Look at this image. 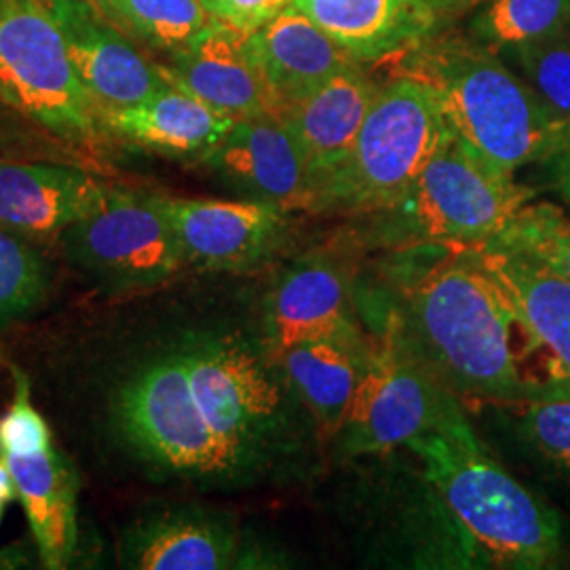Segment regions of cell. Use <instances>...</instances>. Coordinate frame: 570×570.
Segmentation results:
<instances>
[{
  "label": "cell",
  "instance_id": "6da1fadb",
  "mask_svg": "<svg viewBox=\"0 0 570 570\" xmlns=\"http://www.w3.org/2000/svg\"><path fill=\"white\" fill-rule=\"evenodd\" d=\"M416 357L456 393L490 404L539 400L515 345L518 320L465 247H450L407 292Z\"/></svg>",
  "mask_w": 570,
  "mask_h": 570
},
{
  "label": "cell",
  "instance_id": "7a4b0ae2",
  "mask_svg": "<svg viewBox=\"0 0 570 570\" xmlns=\"http://www.w3.org/2000/svg\"><path fill=\"white\" fill-rule=\"evenodd\" d=\"M397 75L428 85L450 129L505 174L550 164L570 148L556 112L497 51L465 37H431L402 53Z\"/></svg>",
  "mask_w": 570,
  "mask_h": 570
},
{
  "label": "cell",
  "instance_id": "3957f363",
  "mask_svg": "<svg viewBox=\"0 0 570 570\" xmlns=\"http://www.w3.org/2000/svg\"><path fill=\"white\" fill-rule=\"evenodd\" d=\"M423 463L429 489L487 567L558 569L569 553L562 515L489 456L471 425L425 433L406 446Z\"/></svg>",
  "mask_w": 570,
  "mask_h": 570
},
{
  "label": "cell",
  "instance_id": "277c9868",
  "mask_svg": "<svg viewBox=\"0 0 570 570\" xmlns=\"http://www.w3.org/2000/svg\"><path fill=\"white\" fill-rule=\"evenodd\" d=\"M110 423L125 449L150 469L186 480H235L249 463L207 423L183 348L131 367L110 393Z\"/></svg>",
  "mask_w": 570,
  "mask_h": 570
},
{
  "label": "cell",
  "instance_id": "5b68a950",
  "mask_svg": "<svg viewBox=\"0 0 570 570\" xmlns=\"http://www.w3.org/2000/svg\"><path fill=\"white\" fill-rule=\"evenodd\" d=\"M532 197L452 131L406 195L370 218L385 244L471 247L494 239Z\"/></svg>",
  "mask_w": 570,
  "mask_h": 570
},
{
  "label": "cell",
  "instance_id": "8992f818",
  "mask_svg": "<svg viewBox=\"0 0 570 570\" xmlns=\"http://www.w3.org/2000/svg\"><path fill=\"white\" fill-rule=\"evenodd\" d=\"M452 134L428 85H381L351 153L322 188V212L372 216L397 204Z\"/></svg>",
  "mask_w": 570,
  "mask_h": 570
},
{
  "label": "cell",
  "instance_id": "52a82bcc",
  "mask_svg": "<svg viewBox=\"0 0 570 570\" xmlns=\"http://www.w3.org/2000/svg\"><path fill=\"white\" fill-rule=\"evenodd\" d=\"M0 100L85 157L102 155L110 134L42 0H0Z\"/></svg>",
  "mask_w": 570,
  "mask_h": 570
},
{
  "label": "cell",
  "instance_id": "ba28073f",
  "mask_svg": "<svg viewBox=\"0 0 570 570\" xmlns=\"http://www.w3.org/2000/svg\"><path fill=\"white\" fill-rule=\"evenodd\" d=\"M465 428L468 419L454 393L393 332L385 345L372 351L338 433L351 454H383L425 433Z\"/></svg>",
  "mask_w": 570,
  "mask_h": 570
},
{
  "label": "cell",
  "instance_id": "9c48e42d",
  "mask_svg": "<svg viewBox=\"0 0 570 570\" xmlns=\"http://www.w3.org/2000/svg\"><path fill=\"white\" fill-rule=\"evenodd\" d=\"M60 237L75 265L115 289L164 284L184 265L183 247L157 195L110 186L102 204Z\"/></svg>",
  "mask_w": 570,
  "mask_h": 570
},
{
  "label": "cell",
  "instance_id": "30bf717a",
  "mask_svg": "<svg viewBox=\"0 0 570 570\" xmlns=\"http://www.w3.org/2000/svg\"><path fill=\"white\" fill-rule=\"evenodd\" d=\"M180 348L207 423L252 465L282 410V391L271 372L252 348L235 341H197Z\"/></svg>",
  "mask_w": 570,
  "mask_h": 570
},
{
  "label": "cell",
  "instance_id": "8fae6325",
  "mask_svg": "<svg viewBox=\"0 0 570 570\" xmlns=\"http://www.w3.org/2000/svg\"><path fill=\"white\" fill-rule=\"evenodd\" d=\"M165 79L230 119L279 117L284 100L256 56L252 32L214 20L161 66Z\"/></svg>",
  "mask_w": 570,
  "mask_h": 570
},
{
  "label": "cell",
  "instance_id": "7c38bea8",
  "mask_svg": "<svg viewBox=\"0 0 570 570\" xmlns=\"http://www.w3.org/2000/svg\"><path fill=\"white\" fill-rule=\"evenodd\" d=\"M60 26L70 61L100 115L138 106L169 85L94 0H42Z\"/></svg>",
  "mask_w": 570,
  "mask_h": 570
},
{
  "label": "cell",
  "instance_id": "4fadbf2b",
  "mask_svg": "<svg viewBox=\"0 0 570 570\" xmlns=\"http://www.w3.org/2000/svg\"><path fill=\"white\" fill-rule=\"evenodd\" d=\"M199 164L247 199L284 212H320L317 188L292 134L277 117L237 119Z\"/></svg>",
  "mask_w": 570,
  "mask_h": 570
},
{
  "label": "cell",
  "instance_id": "5bb4252c",
  "mask_svg": "<svg viewBox=\"0 0 570 570\" xmlns=\"http://www.w3.org/2000/svg\"><path fill=\"white\" fill-rule=\"evenodd\" d=\"M174 228L184 263L212 271H239L258 265L279 245L287 212L244 199H186L157 195Z\"/></svg>",
  "mask_w": 570,
  "mask_h": 570
},
{
  "label": "cell",
  "instance_id": "9a60e30c",
  "mask_svg": "<svg viewBox=\"0 0 570 570\" xmlns=\"http://www.w3.org/2000/svg\"><path fill=\"white\" fill-rule=\"evenodd\" d=\"M311 20L360 61L395 53L442 35L473 0H294Z\"/></svg>",
  "mask_w": 570,
  "mask_h": 570
},
{
  "label": "cell",
  "instance_id": "2e32d148",
  "mask_svg": "<svg viewBox=\"0 0 570 570\" xmlns=\"http://www.w3.org/2000/svg\"><path fill=\"white\" fill-rule=\"evenodd\" d=\"M239 539L233 522L202 508H164L138 515L117 543L122 569L223 570L237 567Z\"/></svg>",
  "mask_w": 570,
  "mask_h": 570
},
{
  "label": "cell",
  "instance_id": "e0dca14e",
  "mask_svg": "<svg viewBox=\"0 0 570 570\" xmlns=\"http://www.w3.org/2000/svg\"><path fill=\"white\" fill-rule=\"evenodd\" d=\"M108 188L79 164L0 161V225L28 239L60 237Z\"/></svg>",
  "mask_w": 570,
  "mask_h": 570
},
{
  "label": "cell",
  "instance_id": "ac0fdd59",
  "mask_svg": "<svg viewBox=\"0 0 570 570\" xmlns=\"http://www.w3.org/2000/svg\"><path fill=\"white\" fill-rule=\"evenodd\" d=\"M379 89L381 85L370 79L362 63H357L315 91L285 104L277 117L292 134L311 171L320 212L322 188L351 153Z\"/></svg>",
  "mask_w": 570,
  "mask_h": 570
},
{
  "label": "cell",
  "instance_id": "d6986e66",
  "mask_svg": "<svg viewBox=\"0 0 570 570\" xmlns=\"http://www.w3.org/2000/svg\"><path fill=\"white\" fill-rule=\"evenodd\" d=\"M465 249L499 285L511 313L570 383V279L497 245Z\"/></svg>",
  "mask_w": 570,
  "mask_h": 570
},
{
  "label": "cell",
  "instance_id": "ffe728a7",
  "mask_svg": "<svg viewBox=\"0 0 570 570\" xmlns=\"http://www.w3.org/2000/svg\"><path fill=\"white\" fill-rule=\"evenodd\" d=\"M13 473L18 501L28 518L45 569H66L77 551V499L81 478L72 461L56 449L18 456L0 454Z\"/></svg>",
  "mask_w": 570,
  "mask_h": 570
},
{
  "label": "cell",
  "instance_id": "44dd1931",
  "mask_svg": "<svg viewBox=\"0 0 570 570\" xmlns=\"http://www.w3.org/2000/svg\"><path fill=\"white\" fill-rule=\"evenodd\" d=\"M266 330L273 355L311 338L360 336L341 266L324 256L292 266L271 296Z\"/></svg>",
  "mask_w": 570,
  "mask_h": 570
},
{
  "label": "cell",
  "instance_id": "7402d4cb",
  "mask_svg": "<svg viewBox=\"0 0 570 570\" xmlns=\"http://www.w3.org/2000/svg\"><path fill=\"white\" fill-rule=\"evenodd\" d=\"M102 121L122 142L171 159L202 161L237 119L169 82L138 106L104 112Z\"/></svg>",
  "mask_w": 570,
  "mask_h": 570
},
{
  "label": "cell",
  "instance_id": "603a6c76",
  "mask_svg": "<svg viewBox=\"0 0 570 570\" xmlns=\"http://www.w3.org/2000/svg\"><path fill=\"white\" fill-rule=\"evenodd\" d=\"M252 41L284 106L360 63L294 4L252 32Z\"/></svg>",
  "mask_w": 570,
  "mask_h": 570
},
{
  "label": "cell",
  "instance_id": "cb8c5ba5",
  "mask_svg": "<svg viewBox=\"0 0 570 570\" xmlns=\"http://www.w3.org/2000/svg\"><path fill=\"white\" fill-rule=\"evenodd\" d=\"M372 348L362 336H322L275 355L289 387L326 433H338L366 372Z\"/></svg>",
  "mask_w": 570,
  "mask_h": 570
},
{
  "label": "cell",
  "instance_id": "d4e9b609",
  "mask_svg": "<svg viewBox=\"0 0 570 570\" xmlns=\"http://www.w3.org/2000/svg\"><path fill=\"white\" fill-rule=\"evenodd\" d=\"M494 406L518 456L541 480L570 490V395Z\"/></svg>",
  "mask_w": 570,
  "mask_h": 570
},
{
  "label": "cell",
  "instance_id": "484cf974",
  "mask_svg": "<svg viewBox=\"0 0 570 570\" xmlns=\"http://www.w3.org/2000/svg\"><path fill=\"white\" fill-rule=\"evenodd\" d=\"M570 26V0H473L468 37L492 51L550 39Z\"/></svg>",
  "mask_w": 570,
  "mask_h": 570
},
{
  "label": "cell",
  "instance_id": "4316f807",
  "mask_svg": "<svg viewBox=\"0 0 570 570\" xmlns=\"http://www.w3.org/2000/svg\"><path fill=\"white\" fill-rule=\"evenodd\" d=\"M96 4L129 39L169 53L183 49L212 21L202 0H96Z\"/></svg>",
  "mask_w": 570,
  "mask_h": 570
},
{
  "label": "cell",
  "instance_id": "83f0119b",
  "mask_svg": "<svg viewBox=\"0 0 570 570\" xmlns=\"http://www.w3.org/2000/svg\"><path fill=\"white\" fill-rule=\"evenodd\" d=\"M487 244L522 254L570 279V216L558 205L530 199Z\"/></svg>",
  "mask_w": 570,
  "mask_h": 570
},
{
  "label": "cell",
  "instance_id": "f1b7e54d",
  "mask_svg": "<svg viewBox=\"0 0 570 570\" xmlns=\"http://www.w3.org/2000/svg\"><path fill=\"white\" fill-rule=\"evenodd\" d=\"M47 275L37 249L0 225V327L18 322L41 303Z\"/></svg>",
  "mask_w": 570,
  "mask_h": 570
},
{
  "label": "cell",
  "instance_id": "f546056e",
  "mask_svg": "<svg viewBox=\"0 0 570 570\" xmlns=\"http://www.w3.org/2000/svg\"><path fill=\"white\" fill-rule=\"evenodd\" d=\"M508 56L543 102L570 117V26L550 39L508 49Z\"/></svg>",
  "mask_w": 570,
  "mask_h": 570
},
{
  "label": "cell",
  "instance_id": "4dcf8cb0",
  "mask_svg": "<svg viewBox=\"0 0 570 570\" xmlns=\"http://www.w3.org/2000/svg\"><path fill=\"white\" fill-rule=\"evenodd\" d=\"M77 148L61 142L39 125L23 119L11 106L0 100V161H87Z\"/></svg>",
  "mask_w": 570,
  "mask_h": 570
},
{
  "label": "cell",
  "instance_id": "1f68e13d",
  "mask_svg": "<svg viewBox=\"0 0 570 570\" xmlns=\"http://www.w3.org/2000/svg\"><path fill=\"white\" fill-rule=\"evenodd\" d=\"M13 374L16 395L9 407L0 414V454L28 456L53 446L51 429L30 400V381L16 364H7Z\"/></svg>",
  "mask_w": 570,
  "mask_h": 570
},
{
  "label": "cell",
  "instance_id": "d6a6232c",
  "mask_svg": "<svg viewBox=\"0 0 570 570\" xmlns=\"http://www.w3.org/2000/svg\"><path fill=\"white\" fill-rule=\"evenodd\" d=\"M294 0H202L205 11L214 20L228 26L256 32L265 23L275 20Z\"/></svg>",
  "mask_w": 570,
  "mask_h": 570
},
{
  "label": "cell",
  "instance_id": "836d02e7",
  "mask_svg": "<svg viewBox=\"0 0 570 570\" xmlns=\"http://www.w3.org/2000/svg\"><path fill=\"white\" fill-rule=\"evenodd\" d=\"M32 564V556L26 546L9 543L0 548V570L30 569Z\"/></svg>",
  "mask_w": 570,
  "mask_h": 570
},
{
  "label": "cell",
  "instance_id": "e575fe53",
  "mask_svg": "<svg viewBox=\"0 0 570 570\" xmlns=\"http://www.w3.org/2000/svg\"><path fill=\"white\" fill-rule=\"evenodd\" d=\"M551 180L558 193L570 204V148L560 153L550 164Z\"/></svg>",
  "mask_w": 570,
  "mask_h": 570
},
{
  "label": "cell",
  "instance_id": "d590c367",
  "mask_svg": "<svg viewBox=\"0 0 570 570\" xmlns=\"http://www.w3.org/2000/svg\"><path fill=\"white\" fill-rule=\"evenodd\" d=\"M18 501V489H16V480L13 473L7 465V461L0 456V503H13Z\"/></svg>",
  "mask_w": 570,
  "mask_h": 570
},
{
  "label": "cell",
  "instance_id": "8d00e7d4",
  "mask_svg": "<svg viewBox=\"0 0 570 570\" xmlns=\"http://www.w3.org/2000/svg\"><path fill=\"white\" fill-rule=\"evenodd\" d=\"M2 513H4V503H0V522H2Z\"/></svg>",
  "mask_w": 570,
  "mask_h": 570
},
{
  "label": "cell",
  "instance_id": "74e56055",
  "mask_svg": "<svg viewBox=\"0 0 570 570\" xmlns=\"http://www.w3.org/2000/svg\"><path fill=\"white\" fill-rule=\"evenodd\" d=\"M94 2H96V0H94Z\"/></svg>",
  "mask_w": 570,
  "mask_h": 570
}]
</instances>
